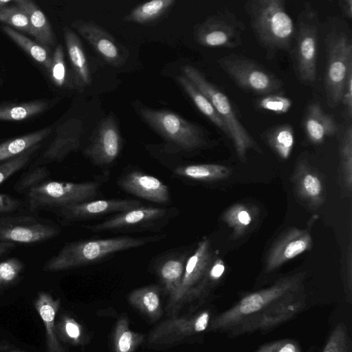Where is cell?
I'll use <instances>...</instances> for the list:
<instances>
[{
	"label": "cell",
	"instance_id": "1",
	"mask_svg": "<svg viewBox=\"0 0 352 352\" xmlns=\"http://www.w3.org/2000/svg\"><path fill=\"white\" fill-rule=\"evenodd\" d=\"M284 0H248L244 9L265 58L272 60L279 52L290 53L296 27Z\"/></svg>",
	"mask_w": 352,
	"mask_h": 352
},
{
	"label": "cell",
	"instance_id": "2",
	"mask_svg": "<svg viewBox=\"0 0 352 352\" xmlns=\"http://www.w3.org/2000/svg\"><path fill=\"white\" fill-rule=\"evenodd\" d=\"M157 240V236H119L69 243L46 263L44 270L56 272L81 267L97 262L116 252L142 246Z\"/></svg>",
	"mask_w": 352,
	"mask_h": 352
},
{
	"label": "cell",
	"instance_id": "3",
	"mask_svg": "<svg viewBox=\"0 0 352 352\" xmlns=\"http://www.w3.org/2000/svg\"><path fill=\"white\" fill-rule=\"evenodd\" d=\"M182 72V75L210 100L226 124L229 132V138L232 140L241 161L244 162L246 160L247 153L250 149L261 152L260 146L239 119L226 94L208 81L195 67L183 66Z\"/></svg>",
	"mask_w": 352,
	"mask_h": 352
},
{
	"label": "cell",
	"instance_id": "4",
	"mask_svg": "<svg viewBox=\"0 0 352 352\" xmlns=\"http://www.w3.org/2000/svg\"><path fill=\"white\" fill-rule=\"evenodd\" d=\"M302 273L280 279L272 286L249 294L210 322L212 331L230 330L244 319L256 315L284 296L300 289Z\"/></svg>",
	"mask_w": 352,
	"mask_h": 352
},
{
	"label": "cell",
	"instance_id": "5",
	"mask_svg": "<svg viewBox=\"0 0 352 352\" xmlns=\"http://www.w3.org/2000/svg\"><path fill=\"white\" fill-rule=\"evenodd\" d=\"M208 239L200 241L195 252L186 259L184 275L175 298L166 307L169 316H177L185 304L201 302L212 286L208 272L213 261Z\"/></svg>",
	"mask_w": 352,
	"mask_h": 352
},
{
	"label": "cell",
	"instance_id": "6",
	"mask_svg": "<svg viewBox=\"0 0 352 352\" xmlns=\"http://www.w3.org/2000/svg\"><path fill=\"white\" fill-rule=\"evenodd\" d=\"M318 25L317 11L306 3L298 16L289 53L296 76L305 85L314 84L317 78Z\"/></svg>",
	"mask_w": 352,
	"mask_h": 352
},
{
	"label": "cell",
	"instance_id": "7",
	"mask_svg": "<svg viewBox=\"0 0 352 352\" xmlns=\"http://www.w3.org/2000/svg\"><path fill=\"white\" fill-rule=\"evenodd\" d=\"M327 64L324 91L328 107H336L341 100L344 86L352 71V41L346 28L335 27L325 38Z\"/></svg>",
	"mask_w": 352,
	"mask_h": 352
},
{
	"label": "cell",
	"instance_id": "8",
	"mask_svg": "<svg viewBox=\"0 0 352 352\" xmlns=\"http://www.w3.org/2000/svg\"><path fill=\"white\" fill-rule=\"evenodd\" d=\"M142 118L168 142L184 151H193L207 144V137L199 125L164 109L141 108Z\"/></svg>",
	"mask_w": 352,
	"mask_h": 352
},
{
	"label": "cell",
	"instance_id": "9",
	"mask_svg": "<svg viewBox=\"0 0 352 352\" xmlns=\"http://www.w3.org/2000/svg\"><path fill=\"white\" fill-rule=\"evenodd\" d=\"M221 69L242 89L265 96L282 91L283 81L256 61L230 54L217 60Z\"/></svg>",
	"mask_w": 352,
	"mask_h": 352
},
{
	"label": "cell",
	"instance_id": "10",
	"mask_svg": "<svg viewBox=\"0 0 352 352\" xmlns=\"http://www.w3.org/2000/svg\"><path fill=\"white\" fill-rule=\"evenodd\" d=\"M100 186L97 182H47L30 189L28 197L32 209L63 208L95 198Z\"/></svg>",
	"mask_w": 352,
	"mask_h": 352
},
{
	"label": "cell",
	"instance_id": "11",
	"mask_svg": "<svg viewBox=\"0 0 352 352\" xmlns=\"http://www.w3.org/2000/svg\"><path fill=\"white\" fill-rule=\"evenodd\" d=\"M244 23L228 9L208 16L196 28L197 42L208 47L234 48L243 43Z\"/></svg>",
	"mask_w": 352,
	"mask_h": 352
},
{
	"label": "cell",
	"instance_id": "12",
	"mask_svg": "<svg viewBox=\"0 0 352 352\" xmlns=\"http://www.w3.org/2000/svg\"><path fill=\"white\" fill-rule=\"evenodd\" d=\"M210 322V313L201 311L194 314L170 316L152 329L148 344L155 348L175 345L186 338L205 331Z\"/></svg>",
	"mask_w": 352,
	"mask_h": 352
},
{
	"label": "cell",
	"instance_id": "13",
	"mask_svg": "<svg viewBox=\"0 0 352 352\" xmlns=\"http://www.w3.org/2000/svg\"><path fill=\"white\" fill-rule=\"evenodd\" d=\"M298 292L284 296L260 313L244 319L230 330L236 335L264 331L289 320L306 305L305 296Z\"/></svg>",
	"mask_w": 352,
	"mask_h": 352
},
{
	"label": "cell",
	"instance_id": "14",
	"mask_svg": "<svg viewBox=\"0 0 352 352\" xmlns=\"http://www.w3.org/2000/svg\"><path fill=\"white\" fill-rule=\"evenodd\" d=\"M122 138L113 116L104 118L96 129L85 155L98 165L112 163L118 156Z\"/></svg>",
	"mask_w": 352,
	"mask_h": 352
},
{
	"label": "cell",
	"instance_id": "15",
	"mask_svg": "<svg viewBox=\"0 0 352 352\" xmlns=\"http://www.w3.org/2000/svg\"><path fill=\"white\" fill-rule=\"evenodd\" d=\"M77 32L107 63L120 67L126 61V53L118 42L104 28L91 21L73 22Z\"/></svg>",
	"mask_w": 352,
	"mask_h": 352
},
{
	"label": "cell",
	"instance_id": "16",
	"mask_svg": "<svg viewBox=\"0 0 352 352\" xmlns=\"http://www.w3.org/2000/svg\"><path fill=\"white\" fill-rule=\"evenodd\" d=\"M312 239L309 229L292 228L272 246L265 260V271L271 272L285 263L310 250Z\"/></svg>",
	"mask_w": 352,
	"mask_h": 352
},
{
	"label": "cell",
	"instance_id": "17",
	"mask_svg": "<svg viewBox=\"0 0 352 352\" xmlns=\"http://www.w3.org/2000/svg\"><path fill=\"white\" fill-rule=\"evenodd\" d=\"M140 206V201L133 199L89 200L60 208V213L69 219H87L110 213H120Z\"/></svg>",
	"mask_w": 352,
	"mask_h": 352
},
{
	"label": "cell",
	"instance_id": "18",
	"mask_svg": "<svg viewBox=\"0 0 352 352\" xmlns=\"http://www.w3.org/2000/svg\"><path fill=\"white\" fill-rule=\"evenodd\" d=\"M125 191L150 201L164 204L169 201L168 186L158 178L140 171L126 174L119 180Z\"/></svg>",
	"mask_w": 352,
	"mask_h": 352
},
{
	"label": "cell",
	"instance_id": "19",
	"mask_svg": "<svg viewBox=\"0 0 352 352\" xmlns=\"http://www.w3.org/2000/svg\"><path fill=\"white\" fill-rule=\"evenodd\" d=\"M294 183L297 195L309 206L318 207L324 201V182L319 174L305 161L298 162Z\"/></svg>",
	"mask_w": 352,
	"mask_h": 352
},
{
	"label": "cell",
	"instance_id": "20",
	"mask_svg": "<svg viewBox=\"0 0 352 352\" xmlns=\"http://www.w3.org/2000/svg\"><path fill=\"white\" fill-rule=\"evenodd\" d=\"M45 332L46 352H67L61 343L56 329V317L60 308V301L50 294L38 293L34 303Z\"/></svg>",
	"mask_w": 352,
	"mask_h": 352
},
{
	"label": "cell",
	"instance_id": "21",
	"mask_svg": "<svg viewBox=\"0 0 352 352\" xmlns=\"http://www.w3.org/2000/svg\"><path fill=\"white\" fill-rule=\"evenodd\" d=\"M166 213V210L164 208L140 206L135 208L118 213L98 224L87 226L86 228L93 232L120 229L153 221L162 218Z\"/></svg>",
	"mask_w": 352,
	"mask_h": 352
},
{
	"label": "cell",
	"instance_id": "22",
	"mask_svg": "<svg viewBox=\"0 0 352 352\" xmlns=\"http://www.w3.org/2000/svg\"><path fill=\"white\" fill-rule=\"evenodd\" d=\"M304 129L307 140L313 144H320L326 138L338 131L334 118L324 112L318 102L308 106L304 118Z\"/></svg>",
	"mask_w": 352,
	"mask_h": 352
},
{
	"label": "cell",
	"instance_id": "23",
	"mask_svg": "<svg viewBox=\"0 0 352 352\" xmlns=\"http://www.w3.org/2000/svg\"><path fill=\"white\" fill-rule=\"evenodd\" d=\"M64 36L73 69L74 82L79 89H83L91 82L85 52L78 36L70 28H64Z\"/></svg>",
	"mask_w": 352,
	"mask_h": 352
},
{
	"label": "cell",
	"instance_id": "24",
	"mask_svg": "<svg viewBox=\"0 0 352 352\" xmlns=\"http://www.w3.org/2000/svg\"><path fill=\"white\" fill-rule=\"evenodd\" d=\"M56 139L43 153L50 161H60L80 145L82 127L78 120L69 121L63 126Z\"/></svg>",
	"mask_w": 352,
	"mask_h": 352
},
{
	"label": "cell",
	"instance_id": "25",
	"mask_svg": "<svg viewBox=\"0 0 352 352\" xmlns=\"http://www.w3.org/2000/svg\"><path fill=\"white\" fill-rule=\"evenodd\" d=\"M58 234L51 226L31 223L6 228L0 231V241L22 243H36L49 239Z\"/></svg>",
	"mask_w": 352,
	"mask_h": 352
},
{
	"label": "cell",
	"instance_id": "26",
	"mask_svg": "<svg viewBox=\"0 0 352 352\" xmlns=\"http://www.w3.org/2000/svg\"><path fill=\"white\" fill-rule=\"evenodd\" d=\"M128 301L152 322L158 320L163 314L160 288L157 285H151L134 289L129 294Z\"/></svg>",
	"mask_w": 352,
	"mask_h": 352
},
{
	"label": "cell",
	"instance_id": "27",
	"mask_svg": "<svg viewBox=\"0 0 352 352\" xmlns=\"http://www.w3.org/2000/svg\"><path fill=\"white\" fill-rule=\"evenodd\" d=\"M14 3L28 16L32 30V36L43 47L54 45L55 38L51 25L45 15L30 0H15Z\"/></svg>",
	"mask_w": 352,
	"mask_h": 352
},
{
	"label": "cell",
	"instance_id": "28",
	"mask_svg": "<svg viewBox=\"0 0 352 352\" xmlns=\"http://www.w3.org/2000/svg\"><path fill=\"white\" fill-rule=\"evenodd\" d=\"M186 259L184 256L170 257L164 260L158 267V276L165 294L169 297L168 303L175 298L179 289Z\"/></svg>",
	"mask_w": 352,
	"mask_h": 352
},
{
	"label": "cell",
	"instance_id": "29",
	"mask_svg": "<svg viewBox=\"0 0 352 352\" xmlns=\"http://www.w3.org/2000/svg\"><path fill=\"white\" fill-rule=\"evenodd\" d=\"M176 79L199 111L229 138L226 124L210 100L184 75L177 76Z\"/></svg>",
	"mask_w": 352,
	"mask_h": 352
},
{
	"label": "cell",
	"instance_id": "30",
	"mask_svg": "<svg viewBox=\"0 0 352 352\" xmlns=\"http://www.w3.org/2000/svg\"><path fill=\"white\" fill-rule=\"evenodd\" d=\"M340 178L344 193L349 196L352 188V126L349 122L340 138Z\"/></svg>",
	"mask_w": 352,
	"mask_h": 352
},
{
	"label": "cell",
	"instance_id": "31",
	"mask_svg": "<svg viewBox=\"0 0 352 352\" xmlns=\"http://www.w3.org/2000/svg\"><path fill=\"white\" fill-rule=\"evenodd\" d=\"M50 131V128H45L1 144L0 162L14 158L36 146Z\"/></svg>",
	"mask_w": 352,
	"mask_h": 352
},
{
	"label": "cell",
	"instance_id": "32",
	"mask_svg": "<svg viewBox=\"0 0 352 352\" xmlns=\"http://www.w3.org/2000/svg\"><path fill=\"white\" fill-rule=\"evenodd\" d=\"M144 335L133 331L129 318L123 316L116 322L113 333L114 352H135L144 341Z\"/></svg>",
	"mask_w": 352,
	"mask_h": 352
},
{
	"label": "cell",
	"instance_id": "33",
	"mask_svg": "<svg viewBox=\"0 0 352 352\" xmlns=\"http://www.w3.org/2000/svg\"><path fill=\"white\" fill-rule=\"evenodd\" d=\"M175 174L199 181H215L227 178L231 174L229 167L216 164H192L175 168Z\"/></svg>",
	"mask_w": 352,
	"mask_h": 352
},
{
	"label": "cell",
	"instance_id": "34",
	"mask_svg": "<svg viewBox=\"0 0 352 352\" xmlns=\"http://www.w3.org/2000/svg\"><path fill=\"white\" fill-rule=\"evenodd\" d=\"M265 139L280 158H289L294 144V131L292 125L283 124L269 129L265 133Z\"/></svg>",
	"mask_w": 352,
	"mask_h": 352
},
{
	"label": "cell",
	"instance_id": "35",
	"mask_svg": "<svg viewBox=\"0 0 352 352\" xmlns=\"http://www.w3.org/2000/svg\"><path fill=\"white\" fill-rule=\"evenodd\" d=\"M175 0H153L142 3L127 14L124 21L145 24L158 19L175 3Z\"/></svg>",
	"mask_w": 352,
	"mask_h": 352
},
{
	"label": "cell",
	"instance_id": "36",
	"mask_svg": "<svg viewBox=\"0 0 352 352\" xmlns=\"http://www.w3.org/2000/svg\"><path fill=\"white\" fill-rule=\"evenodd\" d=\"M255 211L244 204H236L228 208L223 214V220L232 229L235 238L241 236L252 224Z\"/></svg>",
	"mask_w": 352,
	"mask_h": 352
},
{
	"label": "cell",
	"instance_id": "37",
	"mask_svg": "<svg viewBox=\"0 0 352 352\" xmlns=\"http://www.w3.org/2000/svg\"><path fill=\"white\" fill-rule=\"evenodd\" d=\"M4 32L20 47L30 55L37 62L41 63L47 70L51 71L52 57L45 47L35 43L11 27L3 26Z\"/></svg>",
	"mask_w": 352,
	"mask_h": 352
},
{
	"label": "cell",
	"instance_id": "38",
	"mask_svg": "<svg viewBox=\"0 0 352 352\" xmlns=\"http://www.w3.org/2000/svg\"><path fill=\"white\" fill-rule=\"evenodd\" d=\"M56 329L60 340L74 346H84L88 336L80 323L69 315H62L56 321Z\"/></svg>",
	"mask_w": 352,
	"mask_h": 352
},
{
	"label": "cell",
	"instance_id": "39",
	"mask_svg": "<svg viewBox=\"0 0 352 352\" xmlns=\"http://www.w3.org/2000/svg\"><path fill=\"white\" fill-rule=\"evenodd\" d=\"M47 104L41 100L21 103L0 104V120L19 121L43 111Z\"/></svg>",
	"mask_w": 352,
	"mask_h": 352
},
{
	"label": "cell",
	"instance_id": "40",
	"mask_svg": "<svg viewBox=\"0 0 352 352\" xmlns=\"http://www.w3.org/2000/svg\"><path fill=\"white\" fill-rule=\"evenodd\" d=\"M0 21L28 34H33L27 14L18 6L6 7L0 10Z\"/></svg>",
	"mask_w": 352,
	"mask_h": 352
},
{
	"label": "cell",
	"instance_id": "41",
	"mask_svg": "<svg viewBox=\"0 0 352 352\" xmlns=\"http://www.w3.org/2000/svg\"><path fill=\"white\" fill-rule=\"evenodd\" d=\"M351 340L347 327L338 324L331 332L322 352H351Z\"/></svg>",
	"mask_w": 352,
	"mask_h": 352
},
{
	"label": "cell",
	"instance_id": "42",
	"mask_svg": "<svg viewBox=\"0 0 352 352\" xmlns=\"http://www.w3.org/2000/svg\"><path fill=\"white\" fill-rule=\"evenodd\" d=\"M256 107L263 110L283 114L288 112L292 106L290 98L277 94L263 96L256 102Z\"/></svg>",
	"mask_w": 352,
	"mask_h": 352
},
{
	"label": "cell",
	"instance_id": "43",
	"mask_svg": "<svg viewBox=\"0 0 352 352\" xmlns=\"http://www.w3.org/2000/svg\"><path fill=\"white\" fill-rule=\"evenodd\" d=\"M36 146L0 164V184L22 168L29 162L31 154Z\"/></svg>",
	"mask_w": 352,
	"mask_h": 352
},
{
	"label": "cell",
	"instance_id": "44",
	"mask_svg": "<svg viewBox=\"0 0 352 352\" xmlns=\"http://www.w3.org/2000/svg\"><path fill=\"white\" fill-rule=\"evenodd\" d=\"M50 72L52 80L57 86L61 87L65 83L67 72L64 60V52L60 45L56 47L52 56Z\"/></svg>",
	"mask_w": 352,
	"mask_h": 352
},
{
	"label": "cell",
	"instance_id": "45",
	"mask_svg": "<svg viewBox=\"0 0 352 352\" xmlns=\"http://www.w3.org/2000/svg\"><path fill=\"white\" fill-rule=\"evenodd\" d=\"M23 269L22 263L12 258L0 263V287L14 281Z\"/></svg>",
	"mask_w": 352,
	"mask_h": 352
},
{
	"label": "cell",
	"instance_id": "46",
	"mask_svg": "<svg viewBox=\"0 0 352 352\" xmlns=\"http://www.w3.org/2000/svg\"><path fill=\"white\" fill-rule=\"evenodd\" d=\"M46 167L37 168L25 175L16 183L15 190L23 191L37 186L49 174Z\"/></svg>",
	"mask_w": 352,
	"mask_h": 352
},
{
	"label": "cell",
	"instance_id": "47",
	"mask_svg": "<svg viewBox=\"0 0 352 352\" xmlns=\"http://www.w3.org/2000/svg\"><path fill=\"white\" fill-rule=\"evenodd\" d=\"M254 352H301V351L296 341L282 340L264 344Z\"/></svg>",
	"mask_w": 352,
	"mask_h": 352
},
{
	"label": "cell",
	"instance_id": "48",
	"mask_svg": "<svg viewBox=\"0 0 352 352\" xmlns=\"http://www.w3.org/2000/svg\"><path fill=\"white\" fill-rule=\"evenodd\" d=\"M340 103L343 105L344 116L350 122L352 118V71L346 80Z\"/></svg>",
	"mask_w": 352,
	"mask_h": 352
},
{
	"label": "cell",
	"instance_id": "49",
	"mask_svg": "<svg viewBox=\"0 0 352 352\" xmlns=\"http://www.w3.org/2000/svg\"><path fill=\"white\" fill-rule=\"evenodd\" d=\"M225 270L226 265L221 258H217L213 260L208 272V278L212 285L220 280Z\"/></svg>",
	"mask_w": 352,
	"mask_h": 352
},
{
	"label": "cell",
	"instance_id": "50",
	"mask_svg": "<svg viewBox=\"0 0 352 352\" xmlns=\"http://www.w3.org/2000/svg\"><path fill=\"white\" fill-rule=\"evenodd\" d=\"M36 219L32 217H0V231L16 225L34 223Z\"/></svg>",
	"mask_w": 352,
	"mask_h": 352
},
{
	"label": "cell",
	"instance_id": "51",
	"mask_svg": "<svg viewBox=\"0 0 352 352\" xmlns=\"http://www.w3.org/2000/svg\"><path fill=\"white\" fill-rule=\"evenodd\" d=\"M21 205L19 199L8 195L0 193V212H10L17 209Z\"/></svg>",
	"mask_w": 352,
	"mask_h": 352
},
{
	"label": "cell",
	"instance_id": "52",
	"mask_svg": "<svg viewBox=\"0 0 352 352\" xmlns=\"http://www.w3.org/2000/svg\"><path fill=\"white\" fill-rule=\"evenodd\" d=\"M338 4L342 14L351 19L352 18V0H339Z\"/></svg>",
	"mask_w": 352,
	"mask_h": 352
},
{
	"label": "cell",
	"instance_id": "53",
	"mask_svg": "<svg viewBox=\"0 0 352 352\" xmlns=\"http://www.w3.org/2000/svg\"><path fill=\"white\" fill-rule=\"evenodd\" d=\"M13 247L12 242L0 241V256Z\"/></svg>",
	"mask_w": 352,
	"mask_h": 352
},
{
	"label": "cell",
	"instance_id": "54",
	"mask_svg": "<svg viewBox=\"0 0 352 352\" xmlns=\"http://www.w3.org/2000/svg\"><path fill=\"white\" fill-rule=\"evenodd\" d=\"M10 2V0H0V10L7 7V5Z\"/></svg>",
	"mask_w": 352,
	"mask_h": 352
},
{
	"label": "cell",
	"instance_id": "55",
	"mask_svg": "<svg viewBox=\"0 0 352 352\" xmlns=\"http://www.w3.org/2000/svg\"><path fill=\"white\" fill-rule=\"evenodd\" d=\"M8 346L5 344H0V352H4L6 350H8Z\"/></svg>",
	"mask_w": 352,
	"mask_h": 352
},
{
	"label": "cell",
	"instance_id": "56",
	"mask_svg": "<svg viewBox=\"0 0 352 352\" xmlns=\"http://www.w3.org/2000/svg\"><path fill=\"white\" fill-rule=\"evenodd\" d=\"M11 352H24V351H20V350H14V351H12Z\"/></svg>",
	"mask_w": 352,
	"mask_h": 352
}]
</instances>
